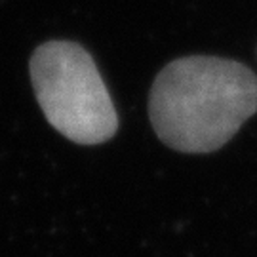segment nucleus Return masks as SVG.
Here are the masks:
<instances>
[{
  "label": "nucleus",
  "instance_id": "1",
  "mask_svg": "<svg viewBox=\"0 0 257 257\" xmlns=\"http://www.w3.org/2000/svg\"><path fill=\"white\" fill-rule=\"evenodd\" d=\"M255 112V74L246 65L208 55L166 65L149 101L156 136L181 153L217 151Z\"/></svg>",
  "mask_w": 257,
  "mask_h": 257
},
{
  "label": "nucleus",
  "instance_id": "2",
  "mask_svg": "<svg viewBox=\"0 0 257 257\" xmlns=\"http://www.w3.org/2000/svg\"><path fill=\"white\" fill-rule=\"evenodd\" d=\"M31 80L40 109L61 136L97 145L114 136L116 110L92 55L82 46L52 40L31 57Z\"/></svg>",
  "mask_w": 257,
  "mask_h": 257
}]
</instances>
